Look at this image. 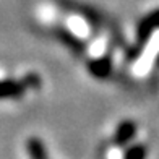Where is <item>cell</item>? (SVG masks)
Here are the masks:
<instances>
[{
  "instance_id": "cell-1",
  "label": "cell",
  "mask_w": 159,
  "mask_h": 159,
  "mask_svg": "<svg viewBox=\"0 0 159 159\" xmlns=\"http://www.w3.org/2000/svg\"><path fill=\"white\" fill-rule=\"evenodd\" d=\"M39 84L38 75H28L23 81L16 80H0V99H16L26 93L28 88H36Z\"/></svg>"
},
{
  "instance_id": "cell-2",
  "label": "cell",
  "mask_w": 159,
  "mask_h": 159,
  "mask_svg": "<svg viewBox=\"0 0 159 159\" xmlns=\"http://www.w3.org/2000/svg\"><path fill=\"white\" fill-rule=\"evenodd\" d=\"M135 135H136V124L133 120H124L117 125V128H115L112 143H114V146H117V148H124V146L132 143Z\"/></svg>"
},
{
  "instance_id": "cell-3",
  "label": "cell",
  "mask_w": 159,
  "mask_h": 159,
  "mask_svg": "<svg viewBox=\"0 0 159 159\" xmlns=\"http://www.w3.org/2000/svg\"><path fill=\"white\" fill-rule=\"evenodd\" d=\"M156 31H159V10L151 11L149 15H146L141 20L138 30H136V41L138 42L148 41Z\"/></svg>"
},
{
  "instance_id": "cell-4",
  "label": "cell",
  "mask_w": 159,
  "mask_h": 159,
  "mask_svg": "<svg viewBox=\"0 0 159 159\" xmlns=\"http://www.w3.org/2000/svg\"><path fill=\"white\" fill-rule=\"evenodd\" d=\"M88 70L89 73L94 76V78H101L104 80L111 75L112 71V63L109 60V57L106 55H98V57H93L88 63Z\"/></svg>"
},
{
  "instance_id": "cell-5",
  "label": "cell",
  "mask_w": 159,
  "mask_h": 159,
  "mask_svg": "<svg viewBox=\"0 0 159 159\" xmlns=\"http://www.w3.org/2000/svg\"><path fill=\"white\" fill-rule=\"evenodd\" d=\"M26 151H28L30 159H49L44 143H42V140L38 138V136H31V138H28V141H26Z\"/></svg>"
},
{
  "instance_id": "cell-6",
  "label": "cell",
  "mask_w": 159,
  "mask_h": 159,
  "mask_svg": "<svg viewBox=\"0 0 159 159\" xmlns=\"http://www.w3.org/2000/svg\"><path fill=\"white\" fill-rule=\"evenodd\" d=\"M148 149L144 144H132L124 153V159H146Z\"/></svg>"
},
{
  "instance_id": "cell-7",
  "label": "cell",
  "mask_w": 159,
  "mask_h": 159,
  "mask_svg": "<svg viewBox=\"0 0 159 159\" xmlns=\"http://www.w3.org/2000/svg\"><path fill=\"white\" fill-rule=\"evenodd\" d=\"M156 63H157V67H159V52H157V55H156Z\"/></svg>"
}]
</instances>
